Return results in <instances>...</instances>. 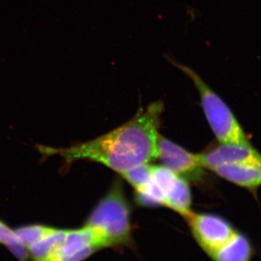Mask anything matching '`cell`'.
<instances>
[{
  "label": "cell",
  "mask_w": 261,
  "mask_h": 261,
  "mask_svg": "<svg viewBox=\"0 0 261 261\" xmlns=\"http://www.w3.org/2000/svg\"><path fill=\"white\" fill-rule=\"evenodd\" d=\"M185 219L196 242L209 256L236 231L227 220L218 215L192 211Z\"/></svg>",
  "instance_id": "277c9868"
},
{
  "label": "cell",
  "mask_w": 261,
  "mask_h": 261,
  "mask_svg": "<svg viewBox=\"0 0 261 261\" xmlns=\"http://www.w3.org/2000/svg\"><path fill=\"white\" fill-rule=\"evenodd\" d=\"M252 247L243 233L235 231L232 237L211 255L214 261H250Z\"/></svg>",
  "instance_id": "ba28073f"
},
{
  "label": "cell",
  "mask_w": 261,
  "mask_h": 261,
  "mask_svg": "<svg viewBox=\"0 0 261 261\" xmlns=\"http://www.w3.org/2000/svg\"><path fill=\"white\" fill-rule=\"evenodd\" d=\"M211 171L233 185L256 191L261 186V168L243 164H223Z\"/></svg>",
  "instance_id": "52a82bcc"
},
{
  "label": "cell",
  "mask_w": 261,
  "mask_h": 261,
  "mask_svg": "<svg viewBox=\"0 0 261 261\" xmlns=\"http://www.w3.org/2000/svg\"><path fill=\"white\" fill-rule=\"evenodd\" d=\"M152 180L164 197L165 207L184 218L192 212V195L188 182L163 166H153Z\"/></svg>",
  "instance_id": "8992f818"
},
{
  "label": "cell",
  "mask_w": 261,
  "mask_h": 261,
  "mask_svg": "<svg viewBox=\"0 0 261 261\" xmlns=\"http://www.w3.org/2000/svg\"><path fill=\"white\" fill-rule=\"evenodd\" d=\"M163 105L157 101L140 109L124 124L97 138L68 149L41 147L45 154H59L71 163L86 159L101 163L121 174L158 158V140Z\"/></svg>",
  "instance_id": "6da1fadb"
},
{
  "label": "cell",
  "mask_w": 261,
  "mask_h": 261,
  "mask_svg": "<svg viewBox=\"0 0 261 261\" xmlns=\"http://www.w3.org/2000/svg\"><path fill=\"white\" fill-rule=\"evenodd\" d=\"M157 159L163 166L186 181L198 183L203 179L205 168L199 163L197 154L189 152L161 135L158 140Z\"/></svg>",
  "instance_id": "5b68a950"
},
{
  "label": "cell",
  "mask_w": 261,
  "mask_h": 261,
  "mask_svg": "<svg viewBox=\"0 0 261 261\" xmlns=\"http://www.w3.org/2000/svg\"><path fill=\"white\" fill-rule=\"evenodd\" d=\"M68 231L53 228L44 238L29 247L32 256L37 260L55 255L63 247Z\"/></svg>",
  "instance_id": "9c48e42d"
},
{
  "label": "cell",
  "mask_w": 261,
  "mask_h": 261,
  "mask_svg": "<svg viewBox=\"0 0 261 261\" xmlns=\"http://www.w3.org/2000/svg\"><path fill=\"white\" fill-rule=\"evenodd\" d=\"M152 167L149 163L139 165L121 173V176L135 189L136 192H140L152 179Z\"/></svg>",
  "instance_id": "30bf717a"
},
{
  "label": "cell",
  "mask_w": 261,
  "mask_h": 261,
  "mask_svg": "<svg viewBox=\"0 0 261 261\" xmlns=\"http://www.w3.org/2000/svg\"><path fill=\"white\" fill-rule=\"evenodd\" d=\"M0 243L8 246L15 244H21L15 231H12L6 225L2 222H0Z\"/></svg>",
  "instance_id": "7c38bea8"
},
{
  "label": "cell",
  "mask_w": 261,
  "mask_h": 261,
  "mask_svg": "<svg viewBox=\"0 0 261 261\" xmlns=\"http://www.w3.org/2000/svg\"><path fill=\"white\" fill-rule=\"evenodd\" d=\"M86 226L94 231L100 248L133 244L130 207L121 181L113 184L89 216Z\"/></svg>",
  "instance_id": "7a4b0ae2"
},
{
  "label": "cell",
  "mask_w": 261,
  "mask_h": 261,
  "mask_svg": "<svg viewBox=\"0 0 261 261\" xmlns=\"http://www.w3.org/2000/svg\"><path fill=\"white\" fill-rule=\"evenodd\" d=\"M53 228L43 226H29L21 227L15 231L20 243L29 247L49 233Z\"/></svg>",
  "instance_id": "8fae6325"
},
{
  "label": "cell",
  "mask_w": 261,
  "mask_h": 261,
  "mask_svg": "<svg viewBox=\"0 0 261 261\" xmlns=\"http://www.w3.org/2000/svg\"><path fill=\"white\" fill-rule=\"evenodd\" d=\"M166 61L181 70L193 82L206 118L216 139L221 145L251 146L243 127L226 103L207 85L200 75L190 67L164 55Z\"/></svg>",
  "instance_id": "3957f363"
},
{
  "label": "cell",
  "mask_w": 261,
  "mask_h": 261,
  "mask_svg": "<svg viewBox=\"0 0 261 261\" xmlns=\"http://www.w3.org/2000/svg\"><path fill=\"white\" fill-rule=\"evenodd\" d=\"M8 248L20 260L25 261L28 258V253H27V250H25L23 245L21 244H15V245H10V246H8Z\"/></svg>",
  "instance_id": "4fadbf2b"
}]
</instances>
